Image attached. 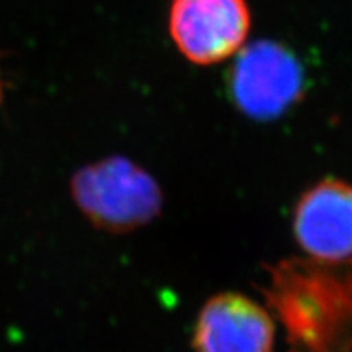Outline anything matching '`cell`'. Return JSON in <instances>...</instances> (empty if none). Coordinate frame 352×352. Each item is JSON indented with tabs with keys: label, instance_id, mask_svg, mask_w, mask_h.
Listing matches in <instances>:
<instances>
[{
	"label": "cell",
	"instance_id": "6da1fadb",
	"mask_svg": "<svg viewBox=\"0 0 352 352\" xmlns=\"http://www.w3.org/2000/svg\"><path fill=\"white\" fill-rule=\"evenodd\" d=\"M259 287L285 352H352V267L307 256L267 264Z\"/></svg>",
	"mask_w": 352,
	"mask_h": 352
},
{
	"label": "cell",
	"instance_id": "7a4b0ae2",
	"mask_svg": "<svg viewBox=\"0 0 352 352\" xmlns=\"http://www.w3.org/2000/svg\"><path fill=\"white\" fill-rule=\"evenodd\" d=\"M70 195L91 226L114 235L139 230L164 210L157 179L122 155L78 168L70 179Z\"/></svg>",
	"mask_w": 352,
	"mask_h": 352
},
{
	"label": "cell",
	"instance_id": "3957f363",
	"mask_svg": "<svg viewBox=\"0 0 352 352\" xmlns=\"http://www.w3.org/2000/svg\"><path fill=\"white\" fill-rule=\"evenodd\" d=\"M228 91L245 116L271 121L284 116L305 91V72L297 54L283 43H250L232 59Z\"/></svg>",
	"mask_w": 352,
	"mask_h": 352
},
{
	"label": "cell",
	"instance_id": "277c9868",
	"mask_svg": "<svg viewBox=\"0 0 352 352\" xmlns=\"http://www.w3.org/2000/svg\"><path fill=\"white\" fill-rule=\"evenodd\" d=\"M246 0H171L168 32L184 59L201 67L232 60L252 32Z\"/></svg>",
	"mask_w": 352,
	"mask_h": 352
},
{
	"label": "cell",
	"instance_id": "5b68a950",
	"mask_svg": "<svg viewBox=\"0 0 352 352\" xmlns=\"http://www.w3.org/2000/svg\"><path fill=\"white\" fill-rule=\"evenodd\" d=\"M292 235L302 256L352 267V183L327 176L308 186L294 206Z\"/></svg>",
	"mask_w": 352,
	"mask_h": 352
},
{
	"label": "cell",
	"instance_id": "8992f818",
	"mask_svg": "<svg viewBox=\"0 0 352 352\" xmlns=\"http://www.w3.org/2000/svg\"><path fill=\"white\" fill-rule=\"evenodd\" d=\"M276 321L266 305L241 292H219L197 314L195 352H274Z\"/></svg>",
	"mask_w": 352,
	"mask_h": 352
}]
</instances>
